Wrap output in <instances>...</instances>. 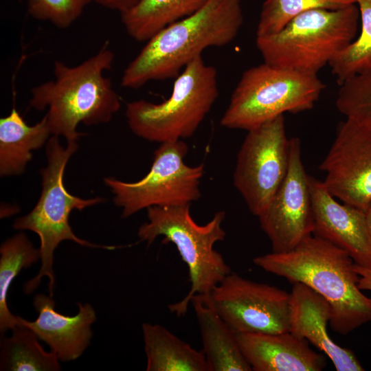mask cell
<instances>
[{"instance_id": "6da1fadb", "label": "cell", "mask_w": 371, "mask_h": 371, "mask_svg": "<svg viewBox=\"0 0 371 371\" xmlns=\"http://www.w3.org/2000/svg\"><path fill=\"white\" fill-rule=\"evenodd\" d=\"M254 264L291 283H302L330 304L332 330L346 335L371 322V297L358 287L355 262L344 250L314 234L293 249L255 257Z\"/></svg>"}, {"instance_id": "7a4b0ae2", "label": "cell", "mask_w": 371, "mask_h": 371, "mask_svg": "<svg viewBox=\"0 0 371 371\" xmlns=\"http://www.w3.org/2000/svg\"><path fill=\"white\" fill-rule=\"evenodd\" d=\"M243 23L240 0H208L147 41L124 69L121 86L138 89L150 81L176 78L204 49L230 43Z\"/></svg>"}, {"instance_id": "3957f363", "label": "cell", "mask_w": 371, "mask_h": 371, "mask_svg": "<svg viewBox=\"0 0 371 371\" xmlns=\"http://www.w3.org/2000/svg\"><path fill=\"white\" fill-rule=\"evenodd\" d=\"M114 59L106 42L97 54L76 66L56 60L54 79L31 89L30 105L37 111L47 109L45 116L52 135L77 142L80 123L94 126L111 120L121 102L104 74L111 69Z\"/></svg>"}, {"instance_id": "277c9868", "label": "cell", "mask_w": 371, "mask_h": 371, "mask_svg": "<svg viewBox=\"0 0 371 371\" xmlns=\"http://www.w3.org/2000/svg\"><path fill=\"white\" fill-rule=\"evenodd\" d=\"M78 149L77 142H68L65 147L60 144L58 136L52 135L46 144L47 166L40 170L42 190L39 199L34 208L26 215L16 218L13 228L29 230L36 233L40 240L38 273L25 283L23 292L30 294L38 287L41 279L47 277L48 291L53 297L56 286L54 271V254L59 244L71 240L81 246L90 248L114 249L117 247L92 243L78 237L69 222L72 210H82L103 202L96 196L82 199L70 194L64 185V172L70 157Z\"/></svg>"}, {"instance_id": "5b68a950", "label": "cell", "mask_w": 371, "mask_h": 371, "mask_svg": "<svg viewBox=\"0 0 371 371\" xmlns=\"http://www.w3.org/2000/svg\"><path fill=\"white\" fill-rule=\"evenodd\" d=\"M190 205L153 206L147 208L148 221L137 232L139 240L149 246L157 237L163 243L174 244L189 271L190 289L179 302L168 305L177 316L184 315L192 297L208 295L232 273L223 256L214 249L216 243L225 238L222 223L224 211L217 212L205 225L197 224L190 212Z\"/></svg>"}, {"instance_id": "8992f818", "label": "cell", "mask_w": 371, "mask_h": 371, "mask_svg": "<svg viewBox=\"0 0 371 371\" xmlns=\"http://www.w3.org/2000/svg\"><path fill=\"white\" fill-rule=\"evenodd\" d=\"M359 21L356 3L310 10L280 31L256 36V47L265 63L317 74L356 38Z\"/></svg>"}, {"instance_id": "52a82bcc", "label": "cell", "mask_w": 371, "mask_h": 371, "mask_svg": "<svg viewBox=\"0 0 371 371\" xmlns=\"http://www.w3.org/2000/svg\"><path fill=\"white\" fill-rule=\"evenodd\" d=\"M218 97L216 69L201 56L176 78L170 96L160 103L128 102L125 115L131 131L152 142H175L192 137Z\"/></svg>"}, {"instance_id": "ba28073f", "label": "cell", "mask_w": 371, "mask_h": 371, "mask_svg": "<svg viewBox=\"0 0 371 371\" xmlns=\"http://www.w3.org/2000/svg\"><path fill=\"white\" fill-rule=\"evenodd\" d=\"M324 88L317 74L263 63L243 72L221 125L249 131L286 112L311 109Z\"/></svg>"}, {"instance_id": "9c48e42d", "label": "cell", "mask_w": 371, "mask_h": 371, "mask_svg": "<svg viewBox=\"0 0 371 371\" xmlns=\"http://www.w3.org/2000/svg\"><path fill=\"white\" fill-rule=\"evenodd\" d=\"M188 146L183 140L164 142L154 153L149 172L140 180L126 182L106 177L114 203L127 218L153 206L190 205L201 197L200 181L204 165L190 166L184 161Z\"/></svg>"}, {"instance_id": "30bf717a", "label": "cell", "mask_w": 371, "mask_h": 371, "mask_svg": "<svg viewBox=\"0 0 371 371\" xmlns=\"http://www.w3.org/2000/svg\"><path fill=\"white\" fill-rule=\"evenodd\" d=\"M290 148L284 115L247 131L237 155L233 182L253 215L264 212L283 182Z\"/></svg>"}, {"instance_id": "8fae6325", "label": "cell", "mask_w": 371, "mask_h": 371, "mask_svg": "<svg viewBox=\"0 0 371 371\" xmlns=\"http://www.w3.org/2000/svg\"><path fill=\"white\" fill-rule=\"evenodd\" d=\"M220 316L236 332L289 330L290 293L230 273L207 295Z\"/></svg>"}, {"instance_id": "7c38bea8", "label": "cell", "mask_w": 371, "mask_h": 371, "mask_svg": "<svg viewBox=\"0 0 371 371\" xmlns=\"http://www.w3.org/2000/svg\"><path fill=\"white\" fill-rule=\"evenodd\" d=\"M319 168L331 195L366 211L371 204V124L350 118L341 122Z\"/></svg>"}, {"instance_id": "4fadbf2b", "label": "cell", "mask_w": 371, "mask_h": 371, "mask_svg": "<svg viewBox=\"0 0 371 371\" xmlns=\"http://www.w3.org/2000/svg\"><path fill=\"white\" fill-rule=\"evenodd\" d=\"M258 219L274 253L293 249L313 233L309 176L302 160L301 142L297 137L291 138L287 174Z\"/></svg>"}, {"instance_id": "5bb4252c", "label": "cell", "mask_w": 371, "mask_h": 371, "mask_svg": "<svg viewBox=\"0 0 371 371\" xmlns=\"http://www.w3.org/2000/svg\"><path fill=\"white\" fill-rule=\"evenodd\" d=\"M313 234L346 251L355 264L371 268V236L366 211L340 203L323 181L309 176Z\"/></svg>"}, {"instance_id": "9a60e30c", "label": "cell", "mask_w": 371, "mask_h": 371, "mask_svg": "<svg viewBox=\"0 0 371 371\" xmlns=\"http://www.w3.org/2000/svg\"><path fill=\"white\" fill-rule=\"evenodd\" d=\"M55 304L52 296L36 294L33 305L38 313L37 318L28 321L18 316L17 325H23L33 330L60 361L76 360L90 344L93 335L91 326L96 321V313L90 304L78 302V313L74 316L65 315L56 311Z\"/></svg>"}, {"instance_id": "2e32d148", "label": "cell", "mask_w": 371, "mask_h": 371, "mask_svg": "<svg viewBox=\"0 0 371 371\" xmlns=\"http://www.w3.org/2000/svg\"><path fill=\"white\" fill-rule=\"evenodd\" d=\"M330 318V306L322 296L302 283H293L289 331L324 352L337 371L364 370L351 350L340 346L330 338L327 328Z\"/></svg>"}, {"instance_id": "e0dca14e", "label": "cell", "mask_w": 371, "mask_h": 371, "mask_svg": "<svg viewBox=\"0 0 371 371\" xmlns=\"http://www.w3.org/2000/svg\"><path fill=\"white\" fill-rule=\"evenodd\" d=\"M241 352L254 371H321L325 355L290 331L280 333H236Z\"/></svg>"}, {"instance_id": "ac0fdd59", "label": "cell", "mask_w": 371, "mask_h": 371, "mask_svg": "<svg viewBox=\"0 0 371 371\" xmlns=\"http://www.w3.org/2000/svg\"><path fill=\"white\" fill-rule=\"evenodd\" d=\"M194 311L209 371H251L240 348L236 333L223 320L207 295H195Z\"/></svg>"}, {"instance_id": "d6986e66", "label": "cell", "mask_w": 371, "mask_h": 371, "mask_svg": "<svg viewBox=\"0 0 371 371\" xmlns=\"http://www.w3.org/2000/svg\"><path fill=\"white\" fill-rule=\"evenodd\" d=\"M52 135L46 117L28 125L16 109L0 119V175H21L32 158V151L41 148Z\"/></svg>"}, {"instance_id": "ffe728a7", "label": "cell", "mask_w": 371, "mask_h": 371, "mask_svg": "<svg viewBox=\"0 0 371 371\" xmlns=\"http://www.w3.org/2000/svg\"><path fill=\"white\" fill-rule=\"evenodd\" d=\"M147 371H209L204 352L159 324H142Z\"/></svg>"}, {"instance_id": "44dd1931", "label": "cell", "mask_w": 371, "mask_h": 371, "mask_svg": "<svg viewBox=\"0 0 371 371\" xmlns=\"http://www.w3.org/2000/svg\"><path fill=\"white\" fill-rule=\"evenodd\" d=\"M208 0H140L120 14L128 34L139 42L148 41L168 25L201 9Z\"/></svg>"}, {"instance_id": "7402d4cb", "label": "cell", "mask_w": 371, "mask_h": 371, "mask_svg": "<svg viewBox=\"0 0 371 371\" xmlns=\"http://www.w3.org/2000/svg\"><path fill=\"white\" fill-rule=\"evenodd\" d=\"M11 331V335L3 337L1 342L0 370H60V361L56 355L43 349L33 330L19 324Z\"/></svg>"}, {"instance_id": "603a6c76", "label": "cell", "mask_w": 371, "mask_h": 371, "mask_svg": "<svg viewBox=\"0 0 371 371\" xmlns=\"http://www.w3.org/2000/svg\"><path fill=\"white\" fill-rule=\"evenodd\" d=\"M39 248L34 247L23 232L6 239L0 247V331L1 334L17 325L18 316L9 310L7 297L14 279L23 269L40 259Z\"/></svg>"}, {"instance_id": "cb8c5ba5", "label": "cell", "mask_w": 371, "mask_h": 371, "mask_svg": "<svg viewBox=\"0 0 371 371\" xmlns=\"http://www.w3.org/2000/svg\"><path fill=\"white\" fill-rule=\"evenodd\" d=\"M355 1L359 12L360 32L329 64L339 85L371 66V0Z\"/></svg>"}, {"instance_id": "d4e9b609", "label": "cell", "mask_w": 371, "mask_h": 371, "mask_svg": "<svg viewBox=\"0 0 371 371\" xmlns=\"http://www.w3.org/2000/svg\"><path fill=\"white\" fill-rule=\"evenodd\" d=\"M353 3L355 0H266L261 8L256 36L280 31L292 19L306 11L336 10Z\"/></svg>"}, {"instance_id": "484cf974", "label": "cell", "mask_w": 371, "mask_h": 371, "mask_svg": "<svg viewBox=\"0 0 371 371\" xmlns=\"http://www.w3.org/2000/svg\"><path fill=\"white\" fill-rule=\"evenodd\" d=\"M336 106L346 118L371 124V66L340 85Z\"/></svg>"}, {"instance_id": "4316f807", "label": "cell", "mask_w": 371, "mask_h": 371, "mask_svg": "<svg viewBox=\"0 0 371 371\" xmlns=\"http://www.w3.org/2000/svg\"><path fill=\"white\" fill-rule=\"evenodd\" d=\"M93 0H27V13L61 29L69 27Z\"/></svg>"}, {"instance_id": "83f0119b", "label": "cell", "mask_w": 371, "mask_h": 371, "mask_svg": "<svg viewBox=\"0 0 371 371\" xmlns=\"http://www.w3.org/2000/svg\"><path fill=\"white\" fill-rule=\"evenodd\" d=\"M140 0H93L97 4L111 10L119 12L120 14L128 10Z\"/></svg>"}, {"instance_id": "f1b7e54d", "label": "cell", "mask_w": 371, "mask_h": 371, "mask_svg": "<svg viewBox=\"0 0 371 371\" xmlns=\"http://www.w3.org/2000/svg\"><path fill=\"white\" fill-rule=\"evenodd\" d=\"M355 270L359 276L358 287L361 291H371V268H367L355 264Z\"/></svg>"}, {"instance_id": "f546056e", "label": "cell", "mask_w": 371, "mask_h": 371, "mask_svg": "<svg viewBox=\"0 0 371 371\" xmlns=\"http://www.w3.org/2000/svg\"><path fill=\"white\" fill-rule=\"evenodd\" d=\"M366 212L368 225V228H369V231H370V234L371 236V204L369 206V207L367 209Z\"/></svg>"}, {"instance_id": "4dcf8cb0", "label": "cell", "mask_w": 371, "mask_h": 371, "mask_svg": "<svg viewBox=\"0 0 371 371\" xmlns=\"http://www.w3.org/2000/svg\"><path fill=\"white\" fill-rule=\"evenodd\" d=\"M17 1H21V0H17Z\"/></svg>"}]
</instances>
